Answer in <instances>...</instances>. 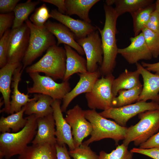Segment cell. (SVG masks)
Wrapping results in <instances>:
<instances>
[{"label":"cell","mask_w":159,"mask_h":159,"mask_svg":"<svg viewBox=\"0 0 159 159\" xmlns=\"http://www.w3.org/2000/svg\"><path fill=\"white\" fill-rule=\"evenodd\" d=\"M105 21L102 29L97 27L101 36L103 51V60L99 68L101 74L105 76L112 74L116 65L118 48L116 34V22L118 17L114 8L104 4Z\"/></svg>","instance_id":"obj_1"},{"label":"cell","mask_w":159,"mask_h":159,"mask_svg":"<svg viewBox=\"0 0 159 159\" xmlns=\"http://www.w3.org/2000/svg\"><path fill=\"white\" fill-rule=\"evenodd\" d=\"M27 121L25 126L16 132L2 133L0 136V159L4 157L10 159L19 155L33 140L37 133V117L34 115L26 117Z\"/></svg>","instance_id":"obj_2"},{"label":"cell","mask_w":159,"mask_h":159,"mask_svg":"<svg viewBox=\"0 0 159 159\" xmlns=\"http://www.w3.org/2000/svg\"><path fill=\"white\" fill-rule=\"evenodd\" d=\"M86 119L91 124L92 130L90 138L83 143L87 145L105 138L114 140L116 145L125 138L128 127L122 126L115 122L101 116L95 110H84Z\"/></svg>","instance_id":"obj_3"},{"label":"cell","mask_w":159,"mask_h":159,"mask_svg":"<svg viewBox=\"0 0 159 159\" xmlns=\"http://www.w3.org/2000/svg\"><path fill=\"white\" fill-rule=\"evenodd\" d=\"M66 55L64 48L57 44L49 47L38 62L25 68L28 73H43L54 80H63L66 69Z\"/></svg>","instance_id":"obj_4"},{"label":"cell","mask_w":159,"mask_h":159,"mask_svg":"<svg viewBox=\"0 0 159 159\" xmlns=\"http://www.w3.org/2000/svg\"><path fill=\"white\" fill-rule=\"evenodd\" d=\"M138 115L140 121L127 128L122 143L126 146L132 142L135 146H140L159 130V110L147 111Z\"/></svg>","instance_id":"obj_5"},{"label":"cell","mask_w":159,"mask_h":159,"mask_svg":"<svg viewBox=\"0 0 159 159\" xmlns=\"http://www.w3.org/2000/svg\"><path fill=\"white\" fill-rule=\"evenodd\" d=\"M25 23L30 30L28 47L22 61L24 70L50 47L56 44L54 36L44 26L40 28L27 19Z\"/></svg>","instance_id":"obj_6"},{"label":"cell","mask_w":159,"mask_h":159,"mask_svg":"<svg viewBox=\"0 0 159 159\" xmlns=\"http://www.w3.org/2000/svg\"><path fill=\"white\" fill-rule=\"evenodd\" d=\"M115 77L112 74L102 76L97 81L92 91L85 93L88 107L105 110L112 107V85Z\"/></svg>","instance_id":"obj_7"},{"label":"cell","mask_w":159,"mask_h":159,"mask_svg":"<svg viewBox=\"0 0 159 159\" xmlns=\"http://www.w3.org/2000/svg\"><path fill=\"white\" fill-rule=\"evenodd\" d=\"M32 80V86L27 87V93H39L49 96L53 100H62L66 95L71 91L68 81L57 83L51 77L42 76L39 73L29 74Z\"/></svg>","instance_id":"obj_8"},{"label":"cell","mask_w":159,"mask_h":159,"mask_svg":"<svg viewBox=\"0 0 159 159\" xmlns=\"http://www.w3.org/2000/svg\"><path fill=\"white\" fill-rule=\"evenodd\" d=\"M159 110V104L151 101H140L119 107H111L99 112L105 118L114 120L120 125L126 127L127 121L139 114L145 111Z\"/></svg>","instance_id":"obj_9"},{"label":"cell","mask_w":159,"mask_h":159,"mask_svg":"<svg viewBox=\"0 0 159 159\" xmlns=\"http://www.w3.org/2000/svg\"><path fill=\"white\" fill-rule=\"evenodd\" d=\"M98 30L86 37L77 39L76 42L83 48L86 57L87 71L93 72L101 65L103 60L102 41Z\"/></svg>","instance_id":"obj_10"},{"label":"cell","mask_w":159,"mask_h":159,"mask_svg":"<svg viewBox=\"0 0 159 159\" xmlns=\"http://www.w3.org/2000/svg\"><path fill=\"white\" fill-rule=\"evenodd\" d=\"M30 36V30L25 23L11 30L8 41L7 62H21L27 49Z\"/></svg>","instance_id":"obj_11"},{"label":"cell","mask_w":159,"mask_h":159,"mask_svg":"<svg viewBox=\"0 0 159 159\" xmlns=\"http://www.w3.org/2000/svg\"><path fill=\"white\" fill-rule=\"evenodd\" d=\"M64 118L72 128L75 148L78 147L85 138L90 135L92 130V125L86 119L84 110L78 104L67 111Z\"/></svg>","instance_id":"obj_12"},{"label":"cell","mask_w":159,"mask_h":159,"mask_svg":"<svg viewBox=\"0 0 159 159\" xmlns=\"http://www.w3.org/2000/svg\"><path fill=\"white\" fill-rule=\"evenodd\" d=\"M130 44L123 48H118L120 54L130 64H136L141 60H149L152 54L145 42L143 33L130 39Z\"/></svg>","instance_id":"obj_13"},{"label":"cell","mask_w":159,"mask_h":159,"mask_svg":"<svg viewBox=\"0 0 159 159\" xmlns=\"http://www.w3.org/2000/svg\"><path fill=\"white\" fill-rule=\"evenodd\" d=\"M61 100H54L51 106L56 129L55 135L57 143L60 145L67 144L69 150L75 148L71 127L63 116L61 110Z\"/></svg>","instance_id":"obj_14"},{"label":"cell","mask_w":159,"mask_h":159,"mask_svg":"<svg viewBox=\"0 0 159 159\" xmlns=\"http://www.w3.org/2000/svg\"><path fill=\"white\" fill-rule=\"evenodd\" d=\"M79 80L72 90L67 94L62 99L61 110L62 112H66L71 101L78 95L91 92L95 83L101 75L99 68L93 72H86L78 74Z\"/></svg>","instance_id":"obj_15"},{"label":"cell","mask_w":159,"mask_h":159,"mask_svg":"<svg viewBox=\"0 0 159 159\" xmlns=\"http://www.w3.org/2000/svg\"><path fill=\"white\" fill-rule=\"evenodd\" d=\"M137 70L141 75L143 81V89L138 101H151L159 104V75L153 74L139 63L136 64Z\"/></svg>","instance_id":"obj_16"},{"label":"cell","mask_w":159,"mask_h":159,"mask_svg":"<svg viewBox=\"0 0 159 159\" xmlns=\"http://www.w3.org/2000/svg\"><path fill=\"white\" fill-rule=\"evenodd\" d=\"M52 18L69 28L75 35L76 40L84 38L97 30V26L83 20L76 19L70 16L61 14L56 9L50 13Z\"/></svg>","instance_id":"obj_17"},{"label":"cell","mask_w":159,"mask_h":159,"mask_svg":"<svg viewBox=\"0 0 159 159\" xmlns=\"http://www.w3.org/2000/svg\"><path fill=\"white\" fill-rule=\"evenodd\" d=\"M44 26L56 37L57 46L62 44H66L75 49L80 55L85 54L83 48L76 41L75 35L66 26L61 23L49 20L46 22Z\"/></svg>","instance_id":"obj_18"},{"label":"cell","mask_w":159,"mask_h":159,"mask_svg":"<svg viewBox=\"0 0 159 159\" xmlns=\"http://www.w3.org/2000/svg\"><path fill=\"white\" fill-rule=\"evenodd\" d=\"M37 130L32 143L33 145L57 143L55 135V120L53 114L37 118Z\"/></svg>","instance_id":"obj_19"},{"label":"cell","mask_w":159,"mask_h":159,"mask_svg":"<svg viewBox=\"0 0 159 159\" xmlns=\"http://www.w3.org/2000/svg\"><path fill=\"white\" fill-rule=\"evenodd\" d=\"M21 62H9L0 69V91L3 99L4 107L1 110L8 114L10 112L11 85L12 77L16 69L21 64Z\"/></svg>","instance_id":"obj_20"},{"label":"cell","mask_w":159,"mask_h":159,"mask_svg":"<svg viewBox=\"0 0 159 159\" xmlns=\"http://www.w3.org/2000/svg\"><path fill=\"white\" fill-rule=\"evenodd\" d=\"M23 65L21 64L15 71L12 81L11 88L13 89L12 95L11 96V100L10 102V112L11 114L20 111L22 107L27 103L34 99H30L28 94H25L21 93L19 90L18 85L21 78L22 74L24 70Z\"/></svg>","instance_id":"obj_21"},{"label":"cell","mask_w":159,"mask_h":159,"mask_svg":"<svg viewBox=\"0 0 159 159\" xmlns=\"http://www.w3.org/2000/svg\"><path fill=\"white\" fill-rule=\"evenodd\" d=\"M66 55V69L63 81H68L74 74L82 73L87 72V61L72 48L64 44Z\"/></svg>","instance_id":"obj_22"},{"label":"cell","mask_w":159,"mask_h":159,"mask_svg":"<svg viewBox=\"0 0 159 159\" xmlns=\"http://www.w3.org/2000/svg\"><path fill=\"white\" fill-rule=\"evenodd\" d=\"M54 101L50 97L42 94H35L34 99L26 105L24 113L29 115L34 114L37 118L52 114L51 105Z\"/></svg>","instance_id":"obj_23"},{"label":"cell","mask_w":159,"mask_h":159,"mask_svg":"<svg viewBox=\"0 0 159 159\" xmlns=\"http://www.w3.org/2000/svg\"><path fill=\"white\" fill-rule=\"evenodd\" d=\"M18 159H57L55 145L45 144L28 146Z\"/></svg>","instance_id":"obj_24"},{"label":"cell","mask_w":159,"mask_h":159,"mask_svg":"<svg viewBox=\"0 0 159 159\" xmlns=\"http://www.w3.org/2000/svg\"><path fill=\"white\" fill-rule=\"evenodd\" d=\"M140 75L137 70L130 71L125 69L113 81L112 90L113 98L117 96L120 90L131 89L141 85L139 80Z\"/></svg>","instance_id":"obj_25"},{"label":"cell","mask_w":159,"mask_h":159,"mask_svg":"<svg viewBox=\"0 0 159 159\" xmlns=\"http://www.w3.org/2000/svg\"><path fill=\"white\" fill-rule=\"evenodd\" d=\"M99 0H65L66 8L65 15H76L82 20L90 23L89 12L92 7Z\"/></svg>","instance_id":"obj_26"},{"label":"cell","mask_w":159,"mask_h":159,"mask_svg":"<svg viewBox=\"0 0 159 159\" xmlns=\"http://www.w3.org/2000/svg\"><path fill=\"white\" fill-rule=\"evenodd\" d=\"M26 105L23 106L19 111L11 114L7 117H1L0 119V131L2 133L12 132H16L26 125L27 120L23 117L26 109Z\"/></svg>","instance_id":"obj_27"},{"label":"cell","mask_w":159,"mask_h":159,"mask_svg":"<svg viewBox=\"0 0 159 159\" xmlns=\"http://www.w3.org/2000/svg\"><path fill=\"white\" fill-rule=\"evenodd\" d=\"M40 3V1L28 0L25 2L18 4L13 11L14 18L12 29L17 28L23 25L24 22L28 19L29 15L34 11L36 6Z\"/></svg>","instance_id":"obj_28"},{"label":"cell","mask_w":159,"mask_h":159,"mask_svg":"<svg viewBox=\"0 0 159 159\" xmlns=\"http://www.w3.org/2000/svg\"><path fill=\"white\" fill-rule=\"evenodd\" d=\"M143 89L141 84L133 88L122 90L112 101V107H119L137 102Z\"/></svg>","instance_id":"obj_29"},{"label":"cell","mask_w":159,"mask_h":159,"mask_svg":"<svg viewBox=\"0 0 159 159\" xmlns=\"http://www.w3.org/2000/svg\"><path fill=\"white\" fill-rule=\"evenodd\" d=\"M155 9V4L153 3L131 14L133 19L134 36L138 35L145 27L151 14Z\"/></svg>","instance_id":"obj_30"},{"label":"cell","mask_w":159,"mask_h":159,"mask_svg":"<svg viewBox=\"0 0 159 159\" xmlns=\"http://www.w3.org/2000/svg\"><path fill=\"white\" fill-rule=\"evenodd\" d=\"M153 0H115L114 8L118 17L126 12L130 14L153 3Z\"/></svg>","instance_id":"obj_31"},{"label":"cell","mask_w":159,"mask_h":159,"mask_svg":"<svg viewBox=\"0 0 159 159\" xmlns=\"http://www.w3.org/2000/svg\"><path fill=\"white\" fill-rule=\"evenodd\" d=\"M133 154L128 150V146L122 143L118 145L115 149L109 153L103 150L100 151L99 159H132Z\"/></svg>","instance_id":"obj_32"},{"label":"cell","mask_w":159,"mask_h":159,"mask_svg":"<svg viewBox=\"0 0 159 159\" xmlns=\"http://www.w3.org/2000/svg\"><path fill=\"white\" fill-rule=\"evenodd\" d=\"M142 32L153 57L157 58L159 56V34L146 28H144Z\"/></svg>","instance_id":"obj_33"},{"label":"cell","mask_w":159,"mask_h":159,"mask_svg":"<svg viewBox=\"0 0 159 159\" xmlns=\"http://www.w3.org/2000/svg\"><path fill=\"white\" fill-rule=\"evenodd\" d=\"M50 18H52V16L46 4H44L35 10L29 20L34 25L42 28L45 26V24Z\"/></svg>","instance_id":"obj_34"},{"label":"cell","mask_w":159,"mask_h":159,"mask_svg":"<svg viewBox=\"0 0 159 159\" xmlns=\"http://www.w3.org/2000/svg\"><path fill=\"white\" fill-rule=\"evenodd\" d=\"M69 154L73 159H99V155L88 145L83 143L79 147L69 150Z\"/></svg>","instance_id":"obj_35"},{"label":"cell","mask_w":159,"mask_h":159,"mask_svg":"<svg viewBox=\"0 0 159 159\" xmlns=\"http://www.w3.org/2000/svg\"><path fill=\"white\" fill-rule=\"evenodd\" d=\"M11 30L9 29L4 33L0 39V67L7 62L8 41Z\"/></svg>","instance_id":"obj_36"},{"label":"cell","mask_w":159,"mask_h":159,"mask_svg":"<svg viewBox=\"0 0 159 159\" xmlns=\"http://www.w3.org/2000/svg\"><path fill=\"white\" fill-rule=\"evenodd\" d=\"M14 18V13L0 14V38L11 26Z\"/></svg>","instance_id":"obj_37"},{"label":"cell","mask_w":159,"mask_h":159,"mask_svg":"<svg viewBox=\"0 0 159 159\" xmlns=\"http://www.w3.org/2000/svg\"><path fill=\"white\" fill-rule=\"evenodd\" d=\"M130 151L134 153H138L150 157L153 159H159V147L147 149L134 148Z\"/></svg>","instance_id":"obj_38"},{"label":"cell","mask_w":159,"mask_h":159,"mask_svg":"<svg viewBox=\"0 0 159 159\" xmlns=\"http://www.w3.org/2000/svg\"><path fill=\"white\" fill-rule=\"evenodd\" d=\"M145 28L159 34V14L156 9L151 14Z\"/></svg>","instance_id":"obj_39"},{"label":"cell","mask_w":159,"mask_h":159,"mask_svg":"<svg viewBox=\"0 0 159 159\" xmlns=\"http://www.w3.org/2000/svg\"><path fill=\"white\" fill-rule=\"evenodd\" d=\"M19 0H0V14L11 12L14 11Z\"/></svg>","instance_id":"obj_40"},{"label":"cell","mask_w":159,"mask_h":159,"mask_svg":"<svg viewBox=\"0 0 159 159\" xmlns=\"http://www.w3.org/2000/svg\"><path fill=\"white\" fill-rule=\"evenodd\" d=\"M159 147V132L140 145L139 148L147 149Z\"/></svg>","instance_id":"obj_41"},{"label":"cell","mask_w":159,"mask_h":159,"mask_svg":"<svg viewBox=\"0 0 159 159\" xmlns=\"http://www.w3.org/2000/svg\"><path fill=\"white\" fill-rule=\"evenodd\" d=\"M66 144L60 145L55 144L57 159H71Z\"/></svg>","instance_id":"obj_42"},{"label":"cell","mask_w":159,"mask_h":159,"mask_svg":"<svg viewBox=\"0 0 159 159\" xmlns=\"http://www.w3.org/2000/svg\"><path fill=\"white\" fill-rule=\"evenodd\" d=\"M41 1L53 4L58 8V11L61 14H65L66 11L65 0H42Z\"/></svg>","instance_id":"obj_43"},{"label":"cell","mask_w":159,"mask_h":159,"mask_svg":"<svg viewBox=\"0 0 159 159\" xmlns=\"http://www.w3.org/2000/svg\"><path fill=\"white\" fill-rule=\"evenodd\" d=\"M141 64L148 70L155 72V74L159 75V62L151 64L142 62Z\"/></svg>","instance_id":"obj_44"},{"label":"cell","mask_w":159,"mask_h":159,"mask_svg":"<svg viewBox=\"0 0 159 159\" xmlns=\"http://www.w3.org/2000/svg\"><path fill=\"white\" fill-rule=\"evenodd\" d=\"M105 3L107 5L109 6H111L113 4H114L115 0H106L105 1Z\"/></svg>","instance_id":"obj_45"},{"label":"cell","mask_w":159,"mask_h":159,"mask_svg":"<svg viewBox=\"0 0 159 159\" xmlns=\"http://www.w3.org/2000/svg\"><path fill=\"white\" fill-rule=\"evenodd\" d=\"M155 9L158 11L159 14V0H157L155 3Z\"/></svg>","instance_id":"obj_46"}]
</instances>
